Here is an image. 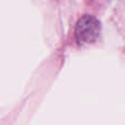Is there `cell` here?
I'll list each match as a JSON object with an SVG mask.
<instances>
[{"label":"cell","instance_id":"1","mask_svg":"<svg viewBox=\"0 0 125 125\" xmlns=\"http://www.w3.org/2000/svg\"><path fill=\"white\" fill-rule=\"evenodd\" d=\"M101 24L97 18L92 15H83L75 29V37L79 45L93 44L100 36Z\"/></svg>","mask_w":125,"mask_h":125}]
</instances>
